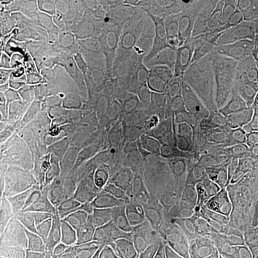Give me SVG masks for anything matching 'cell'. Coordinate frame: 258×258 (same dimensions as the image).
<instances>
[]
</instances>
